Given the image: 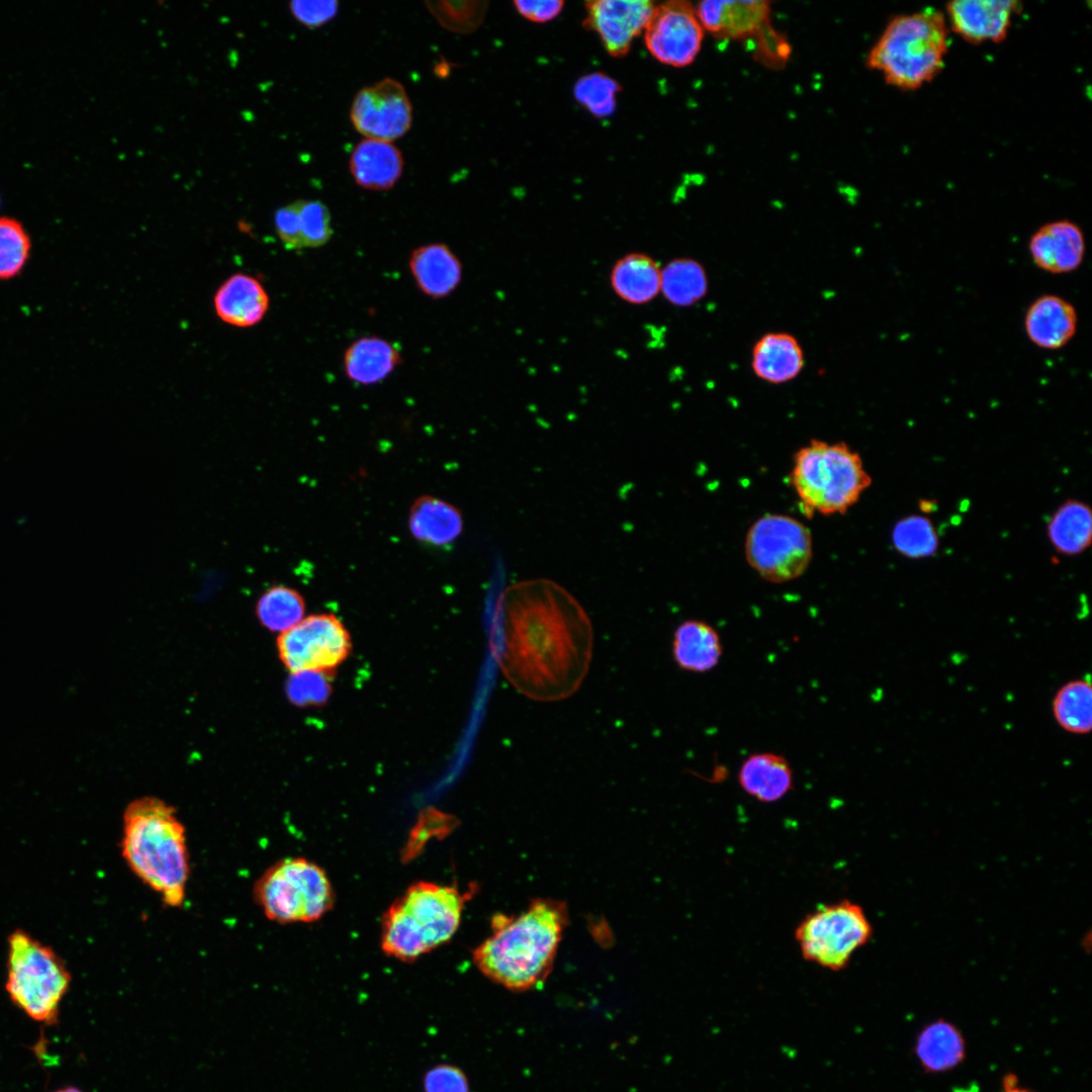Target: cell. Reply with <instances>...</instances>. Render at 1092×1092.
Instances as JSON below:
<instances>
[{
  "label": "cell",
  "mask_w": 1092,
  "mask_h": 1092,
  "mask_svg": "<svg viewBox=\"0 0 1092 1092\" xmlns=\"http://www.w3.org/2000/svg\"><path fill=\"white\" fill-rule=\"evenodd\" d=\"M5 989L10 1000L31 1019L54 1024L71 984L64 960L22 929L7 938Z\"/></svg>",
  "instance_id": "52a82bcc"
},
{
  "label": "cell",
  "mask_w": 1092,
  "mask_h": 1092,
  "mask_svg": "<svg viewBox=\"0 0 1092 1092\" xmlns=\"http://www.w3.org/2000/svg\"><path fill=\"white\" fill-rule=\"evenodd\" d=\"M467 897L453 886L411 885L382 916V950L401 962H413L444 944L460 925Z\"/></svg>",
  "instance_id": "277c9868"
},
{
  "label": "cell",
  "mask_w": 1092,
  "mask_h": 1092,
  "mask_svg": "<svg viewBox=\"0 0 1092 1092\" xmlns=\"http://www.w3.org/2000/svg\"><path fill=\"white\" fill-rule=\"evenodd\" d=\"M213 303L222 322L247 328L263 320L269 307V296L258 279L237 273L218 287Z\"/></svg>",
  "instance_id": "ffe728a7"
},
{
  "label": "cell",
  "mask_w": 1092,
  "mask_h": 1092,
  "mask_svg": "<svg viewBox=\"0 0 1092 1092\" xmlns=\"http://www.w3.org/2000/svg\"><path fill=\"white\" fill-rule=\"evenodd\" d=\"M943 13L927 7L894 16L869 52L867 65L901 90H915L942 69L948 51Z\"/></svg>",
  "instance_id": "5b68a950"
},
{
  "label": "cell",
  "mask_w": 1092,
  "mask_h": 1092,
  "mask_svg": "<svg viewBox=\"0 0 1092 1092\" xmlns=\"http://www.w3.org/2000/svg\"><path fill=\"white\" fill-rule=\"evenodd\" d=\"M891 542L900 555L910 559L931 557L939 547L934 524L929 518L918 514L905 516L895 523Z\"/></svg>",
  "instance_id": "d6a6232c"
},
{
  "label": "cell",
  "mask_w": 1092,
  "mask_h": 1092,
  "mask_svg": "<svg viewBox=\"0 0 1092 1092\" xmlns=\"http://www.w3.org/2000/svg\"><path fill=\"white\" fill-rule=\"evenodd\" d=\"M356 184L368 190H388L399 180L403 158L392 143L364 139L354 148L349 162Z\"/></svg>",
  "instance_id": "7402d4cb"
},
{
  "label": "cell",
  "mask_w": 1092,
  "mask_h": 1092,
  "mask_svg": "<svg viewBox=\"0 0 1092 1092\" xmlns=\"http://www.w3.org/2000/svg\"><path fill=\"white\" fill-rule=\"evenodd\" d=\"M704 30L718 38L742 39L754 36L769 19V2L702 1L695 8Z\"/></svg>",
  "instance_id": "e0dca14e"
},
{
  "label": "cell",
  "mask_w": 1092,
  "mask_h": 1092,
  "mask_svg": "<svg viewBox=\"0 0 1092 1092\" xmlns=\"http://www.w3.org/2000/svg\"><path fill=\"white\" fill-rule=\"evenodd\" d=\"M643 33L651 56L661 64L677 68L695 61L704 37L695 8L684 0L655 5Z\"/></svg>",
  "instance_id": "7c38bea8"
},
{
  "label": "cell",
  "mask_w": 1092,
  "mask_h": 1092,
  "mask_svg": "<svg viewBox=\"0 0 1092 1092\" xmlns=\"http://www.w3.org/2000/svg\"><path fill=\"white\" fill-rule=\"evenodd\" d=\"M1052 714L1058 726L1073 735H1087L1092 730V687L1089 678H1074L1063 684L1052 700Z\"/></svg>",
  "instance_id": "f546056e"
},
{
  "label": "cell",
  "mask_w": 1092,
  "mask_h": 1092,
  "mask_svg": "<svg viewBox=\"0 0 1092 1092\" xmlns=\"http://www.w3.org/2000/svg\"><path fill=\"white\" fill-rule=\"evenodd\" d=\"M1077 323V312L1071 302L1056 294H1043L1028 306L1024 330L1036 347L1057 350L1074 337Z\"/></svg>",
  "instance_id": "ac0fdd59"
},
{
  "label": "cell",
  "mask_w": 1092,
  "mask_h": 1092,
  "mask_svg": "<svg viewBox=\"0 0 1092 1092\" xmlns=\"http://www.w3.org/2000/svg\"><path fill=\"white\" fill-rule=\"evenodd\" d=\"M1020 2L1014 0H957L946 4L952 30L971 43L1002 41Z\"/></svg>",
  "instance_id": "9a60e30c"
},
{
  "label": "cell",
  "mask_w": 1092,
  "mask_h": 1092,
  "mask_svg": "<svg viewBox=\"0 0 1092 1092\" xmlns=\"http://www.w3.org/2000/svg\"><path fill=\"white\" fill-rule=\"evenodd\" d=\"M278 654L291 672L331 670L342 663L351 650L350 635L333 614L303 618L280 633Z\"/></svg>",
  "instance_id": "8fae6325"
},
{
  "label": "cell",
  "mask_w": 1092,
  "mask_h": 1092,
  "mask_svg": "<svg viewBox=\"0 0 1092 1092\" xmlns=\"http://www.w3.org/2000/svg\"><path fill=\"white\" fill-rule=\"evenodd\" d=\"M619 83L605 73L595 72L580 77L574 84L576 101L598 118L612 115L616 109Z\"/></svg>",
  "instance_id": "836d02e7"
},
{
  "label": "cell",
  "mask_w": 1092,
  "mask_h": 1092,
  "mask_svg": "<svg viewBox=\"0 0 1092 1092\" xmlns=\"http://www.w3.org/2000/svg\"><path fill=\"white\" fill-rule=\"evenodd\" d=\"M661 269L648 255L630 253L620 258L610 273L612 289L622 300L639 305L660 292Z\"/></svg>",
  "instance_id": "83f0119b"
},
{
  "label": "cell",
  "mask_w": 1092,
  "mask_h": 1092,
  "mask_svg": "<svg viewBox=\"0 0 1092 1092\" xmlns=\"http://www.w3.org/2000/svg\"><path fill=\"white\" fill-rule=\"evenodd\" d=\"M671 646L678 667L697 673L712 670L723 654L717 630L701 620L680 623L674 630Z\"/></svg>",
  "instance_id": "d4e9b609"
},
{
  "label": "cell",
  "mask_w": 1092,
  "mask_h": 1092,
  "mask_svg": "<svg viewBox=\"0 0 1092 1092\" xmlns=\"http://www.w3.org/2000/svg\"><path fill=\"white\" fill-rule=\"evenodd\" d=\"M54 1092H83V1091L76 1088V1087H66V1088H63V1089H60V1090H57V1091H54Z\"/></svg>",
  "instance_id": "f6af8a7d"
},
{
  "label": "cell",
  "mask_w": 1092,
  "mask_h": 1092,
  "mask_svg": "<svg viewBox=\"0 0 1092 1092\" xmlns=\"http://www.w3.org/2000/svg\"><path fill=\"white\" fill-rule=\"evenodd\" d=\"M256 614L260 623L268 630L282 633L304 618L305 603L296 589L278 584L260 596Z\"/></svg>",
  "instance_id": "1f68e13d"
},
{
  "label": "cell",
  "mask_w": 1092,
  "mask_h": 1092,
  "mask_svg": "<svg viewBox=\"0 0 1092 1092\" xmlns=\"http://www.w3.org/2000/svg\"><path fill=\"white\" fill-rule=\"evenodd\" d=\"M567 916L566 906L552 899H536L518 915L496 914L490 934L473 950V962L511 991L533 989L551 972Z\"/></svg>",
  "instance_id": "7a4b0ae2"
},
{
  "label": "cell",
  "mask_w": 1092,
  "mask_h": 1092,
  "mask_svg": "<svg viewBox=\"0 0 1092 1092\" xmlns=\"http://www.w3.org/2000/svg\"><path fill=\"white\" fill-rule=\"evenodd\" d=\"M738 783L755 800L772 803L793 790V771L788 760L780 754L753 753L741 763Z\"/></svg>",
  "instance_id": "cb8c5ba5"
},
{
  "label": "cell",
  "mask_w": 1092,
  "mask_h": 1092,
  "mask_svg": "<svg viewBox=\"0 0 1092 1092\" xmlns=\"http://www.w3.org/2000/svg\"><path fill=\"white\" fill-rule=\"evenodd\" d=\"M426 5L441 25L458 33L474 31L487 10L485 1H439L426 2Z\"/></svg>",
  "instance_id": "d590c367"
},
{
  "label": "cell",
  "mask_w": 1092,
  "mask_h": 1092,
  "mask_svg": "<svg viewBox=\"0 0 1092 1092\" xmlns=\"http://www.w3.org/2000/svg\"><path fill=\"white\" fill-rule=\"evenodd\" d=\"M514 5L522 16L537 23L548 22L561 12L564 2L560 0L515 1Z\"/></svg>",
  "instance_id": "7bdbcfd3"
},
{
  "label": "cell",
  "mask_w": 1092,
  "mask_h": 1092,
  "mask_svg": "<svg viewBox=\"0 0 1092 1092\" xmlns=\"http://www.w3.org/2000/svg\"><path fill=\"white\" fill-rule=\"evenodd\" d=\"M303 248L326 245L333 235L331 213L320 200H297Z\"/></svg>",
  "instance_id": "8d00e7d4"
},
{
  "label": "cell",
  "mask_w": 1092,
  "mask_h": 1092,
  "mask_svg": "<svg viewBox=\"0 0 1092 1092\" xmlns=\"http://www.w3.org/2000/svg\"><path fill=\"white\" fill-rule=\"evenodd\" d=\"M913 1053L925 1073L944 1074L964 1063L967 1058V1041L954 1023L937 1018L919 1030L914 1040Z\"/></svg>",
  "instance_id": "d6986e66"
},
{
  "label": "cell",
  "mask_w": 1092,
  "mask_h": 1092,
  "mask_svg": "<svg viewBox=\"0 0 1092 1092\" xmlns=\"http://www.w3.org/2000/svg\"><path fill=\"white\" fill-rule=\"evenodd\" d=\"M121 855L165 905H183L189 852L185 827L173 807L155 797L130 802L123 812Z\"/></svg>",
  "instance_id": "3957f363"
},
{
  "label": "cell",
  "mask_w": 1092,
  "mask_h": 1092,
  "mask_svg": "<svg viewBox=\"0 0 1092 1092\" xmlns=\"http://www.w3.org/2000/svg\"><path fill=\"white\" fill-rule=\"evenodd\" d=\"M274 220L276 233L286 250L303 249L297 201L278 208Z\"/></svg>",
  "instance_id": "b9f144b4"
},
{
  "label": "cell",
  "mask_w": 1092,
  "mask_h": 1092,
  "mask_svg": "<svg viewBox=\"0 0 1092 1092\" xmlns=\"http://www.w3.org/2000/svg\"><path fill=\"white\" fill-rule=\"evenodd\" d=\"M872 934L873 927L863 909L842 900L820 905L806 915L795 930V939L806 961L840 971Z\"/></svg>",
  "instance_id": "9c48e42d"
},
{
  "label": "cell",
  "mask_w": 1092,
  "mask_h": 1092,
  "mask_svg": "<svg viewBox=\"0 0 1092 1092\" xmlns=\"http://www.w3.org/2000/svg\"><path fill=\"white\" fill-rule=\"evenodd\" d=\"M790 481L803 514L843 515L871 486L859 453L844 442L812 439L793 456Z\"/></svg>",
  "instance_id": "8992f818"
},
{
  "label": "cell",
  "mask_w": 1092,
  "mask_h": 1092,
  "mask_svg": "<svg viewBox=\"0 0 1092 1092\" xmlns=\"http://www.w3.org/2000/svg\"><path fill=\"white\" fill-rule=\"evenodd\" d=\"M408 267L418 288L434 299L448 296L462 279L459 258L441 243L415 249L410 256Z\"/></svg>",
  "instance_id": "44dd1931"
},
{
  "label": "cell",
  "mask_w": 1092,
  "mask_h": 1092,
  "mask_svg": "<svg viewBox=\"0 0 1092 1092\" xmlns=\"http://www.w3.org/2000/svg\"><path fill=\"white\" fill-rule=\"evenodd\" d=\"M423 1089L424 1092H471L464 1071L448 1063L436 1065L425 1073Z\"/></svg>",
  "instance_id": "f35d334b"
},
{
  "label": "cell",
  "mask_w": 1092,
  "mask_h": 1092,
  "mask_svg": "<svg viewBox=\"0 0 1092 1092\" xmlns=\"http://www.w3.org/2000/svg\"><path fill=\"white\" fill-rule=\"evenodd\" d=\"M407 524L415 540L435 548L453 544L464 527L459 509L433 495H423L414 502Z\"/></svg>",
  "instance_id": "603a6c76"
},
{
  "label": "cell",
  "mask_w": 1092,
  "mask_h": 1092,
  "mask_svg": "<svg viewBox=\"0 0 1092 1092\" xmlns=\"http://www.w3.org/2000/svg\"><path fill=\"white\" fill-rule=\"evenodd\" d=\"M344 371L349 380L371 385L386 379L401 363L396 346L379 337H362L345 351Z\"/></svg>",
  "instance_id": "4316f807"
},
{
  "label": "cell",
  "mask_w": 1092,
  "mask_h": 1092,
  "mask_svg": "<svg viewBox=\"0 0 1092 1092\" xmlns=\"http://www.w3.org/2000/svg\"><path fill=\"white\" fill-rule=\"evenodd\" d=\"M253 897L265 916L278 923L312 922L335 901L323 868L304 857H287L269 867L257 880Z\"/></svg>",
  "instance_id": "ba28073f"
},
{
  "label": "cell",
  "mask_w": 1092,
  "mask_h": 1092,
  "mask_svg": "<svg viewBox=\"0 0 1092 1092\" xmlns=\"http://www.w3.org/2000/svg\"><path fill=\"white\" fill-rule=\"evenodd\" d=\"M654 6L649 0L588 1L583 24L598 34L609 55L624 57L644 31Z\"/></svg>",
  "instance_id": "5bb4252c"
},
{
  "label": "cell",
  "mask_w": 1092,
  "mask_h": 1092,
  "mask_svg": "<svg viewBox=\"0 0 1092 1092\" xmlns=\"http://www.w3.org/2000/svg\"><path fill=\"white\" fill-rule=\"evenodd\" d=\"M744 554L748 565L764 580L788 582L809 567L813 558L812 534L794 517L765 514L747 530Z\"/></svg>",
  "instance_id": "30bf717a"
},
{
  "label": "cell",
  "mask_w": 1092,
  "mask_h": 1092,
  "mask_svg": "<svg viewBox=\"0 0 1092 1092\" xmlns=\"http://www.w3.org/2000/svg\"><path fill=\"white\" fill-rule=\"evenodd\" d=\"M293 16L309 28H317L331 21L339 11V2L296 0L290 3Z\"/></svg>",
  "instance_id": "ab89813d"
},
{
  "label": "cell",
  "mask_w": 1092,
  "mask_h": 1092,
  "mask_svg": "<svg viewBox=\"0 0 1092 1092\" xmlns=\"http://www.w3.org/2000/svg\"><path fill=\"white\" fill-rule=\"evenodd\" d=\"M496 615L495 657L519 693L538 702L576 693L589 669L594 631L568 590L546 578L514 583Z\"/></svg>",
  "instance_id": "6da1fadb"
},
{
  "label": "cell",
  "mask_w": 1092,
  "mask_h": 1092,
  "mask_svg": "<svg viewBox=\"0 0 1092 1092\" xmlns=\"http://www.w3.org/2000/svg\"><path fill=\"white\" fill-rule=\"evenodd\" d=\"M998 1092H1034L1020 1084L1019 1078L1012 1073L1006 1074L1002 1078L1001 1088Z\"/></svg>",
  "instance_id": "ee69618b"
},
{
  "label": "cell",
  "mask_w": 1092,
  "mask_h": 1092,
  "mask_svg": "<svg viewBox=\"0 0 1092 1092\" xmlns=\"http://www.w3.org/2000/svg\"><path fill=\"white\" fill-rule=\"evenodd\" d=\"M752 370L774 384L796 378L804 366V353L797 339L788 333L763 335L752 349Z\"/></svg>",
  "instance_id": "484cf974"
},
{
  "label": "cell",
  "mask_w": 1092,
  "mask_h": 1092,
  "mask_svg": "<svg viewBox=\"0 0 1092 1092\" xmlns=\"http://www.w3.org/2000/svg\"><path fill=\"white\" fill-rule=\"evenodd\" d=\"M1046 536L1059 554L1077 556L1092 543V510L1079 499H1067L1053 513Z\"/></svg>",
  "instance_id": "f1b7e54d"
},
{
  "label": "cell",
  "mask_w": 1092,
  "mask_h": 1092,
  "mask_svg": "<svg viewBox=\"0 0 1092 1092\" xmlns=\"http://www.w3.org/2000/svg\"><path fill=\"white\" fill-rule=\"evenodd\" d=\"M31 243L23 225L16 219L0 217V280L20 273L28 260Z\"/></svg>",
  "instance_id": "e575fe53"
},
{
  "label": "cell",
  "mask_w": 1092,
  "mask_h": 1092,
  "mask_svg": "<svg viewBox=\"0 0 1092 1092\" xmlns=\"http://www.w3.org/2000/svg\"><path fill=\"white\" fill-rule=\"evenodd\" d=\"M707 290L705 269L694 259H674L661 269L660 292L675 306L695 304L705 296Z\"/></svg>",
  "instance_id": "4dcf8cb0"
},
{
  "label": "cell",
  "mask_w": 1092,
  "mask_h": 1092,
  "mask_svg": "<svg viewBox=\"0 0 1092 1092\" xmlns=\"http://www.w3.org/2000/svg\"><path fill=\"white\" fill-rule=\"evenodd\" d=\"M1028 250L1039 269L1052 274L1070 273L1084 260L1085 237L1074 221L1055 220L1035 231L1029 239Z\"/></svg>",
  "instance_id": "2e32d148"
},
{
  "label": "cell",
  "mask_w": 1092,
  "mask_h": 1092,
  "mask_svg": "<svg viewBox=\"0 0 1092 1092\" xmlns=\"http://www.w3.org/2000/svg\"><path fill=\"white\" fill-rule=\"evenodd\" d=\"M754 36L757 39L756 56L760 62L777 68L786 63L791 53L790 46L783 35L774 30L769 22Z\"/></svg>",
  "instance_id": "60d3db41"
},
{
  "label": "cell",
  "mask_w": 1092,
  "mask_h": 1092,
  "mask_svg": "<svg viewBox=\"0 0 1092 1092\" xmlns=\"http://www.w3.org/2000/svg\"><path fill=\"white\" fill-rule=\"evenodd\" d=\"M350 119L366 139L391 143L410 130L412 103L400 82L384 78L357 92L351 104Z\"/></svg>",
  "instance_id": "4fadbf2b"
},
{
  "label": "cell",
  "mask_w": 1092,
  "mask_h": 1092,
  "mask_svg": "<svg viewBox=\"0 0 1092 1092\" xmlns=\"http://www.w3.org/2000/svg\"><path fill=\"white\" fill-rule=\"evenodd\" d=\"M330 693L331 686L322 671L293 672L287 684L288 697L297 705L322 704Z\"/></svg>",
  "instance_id": "74e56055"
}]
</instances>
